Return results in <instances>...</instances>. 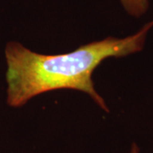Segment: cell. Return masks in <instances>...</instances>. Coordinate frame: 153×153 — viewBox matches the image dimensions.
Segmentation results:
<instances>
[{
	"label": "cell",
	"instance_id": "cell-2",
	"mask_svg": "<svg viewBox=\"0 0 153 153\" xmlns=\"http://www.w3.org/2000/svg\"><path fill=\"white\" fill-rule=\"evenodd\" d=\"M124 10L132 16L139 18L145 15L149 8V0H119Z\"/></svg>",
	"mask_w": 153,
	"mask_h": 153
},
{
	"label": "cell",
	"instance_id": "cell-3",
	"mask_svg": "<svg viewBox=\"0 0 153 153\" xmlns=\"http://www.w3.org/2000/svg\"><path fill=\"white\" fill-rule=\"evenodd\" d=\"M129 153H140V149L137 146L136 144L134 143V144L132 145L131 151H130V152Z\"/></svg>",
	"mask_w": 153,
	"mask_h": 153
},
{
	"label": "cell",
	"instance_id": "cell-1",
	"mask_svg": "<svg viewBox=\"0 0 153 153\" xmlns=\"http://www.w3.org/2000/svg\"><path fill=\"white\" fill-rule=\"evenodd\" d=\"M152 27L153 20L127 38L109 37L61 55H41L16 42L9 43L5 49L8 104L19 107L38 94L68 88L88 94L100 108L109 111L105 101L94 89V71L107 58L123 57L142 50Z\"/></svg>",
	"mask_w": 153,
	"mask_h": 153
}]
</instances>
